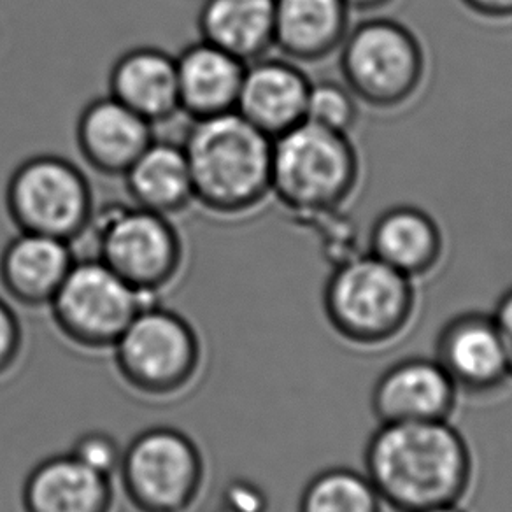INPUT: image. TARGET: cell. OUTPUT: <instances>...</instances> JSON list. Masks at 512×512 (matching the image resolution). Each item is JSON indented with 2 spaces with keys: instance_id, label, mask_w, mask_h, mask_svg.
Wrapping results in <instances>:
<instances>
[{
  "instance_id": "cell-1",
  "label": "cell",
  "mask_w": 512,
  "mask_h": 512,
  "mask_svg": "<svg viewBox=\"0 0 512 512\" xmlns=\"http://www.w3.org/2000/svg\"><path fill=\"white\" fill-rule=\"evenodd\" d=\"M363 472L386 507L418 512L462 504L474 481V455L451 420L379 425L363 451Z\"/></svg>"
},
{
  "instance_id": "cell-2",
  "label": "cell",
  "mask_w": 512,
  "mask_h": 512,
  "mask_svg": "<svg viewBox=\"0 0 512 512\" xmlns=\"http://www.w3.org/2000/svg\"><path fill=\"white\" fill-rule=\"evenodd\" d=\"M272 141L235 111L192 121L181 144L195 204L227 220L262 206L271 197Z\"/></svg>"
},
{
  "instance_id": "cell-3",
  "label": "cell",
  "mask_w": 512,
  "mask_h": 512,
  "mask_svg": "<svg viewBox=\"0 0 512 512\" xmlns=\"http://www.w3.org/2000/svg\"><path fill=\"white\" fill-rule=\"evenodd\" d=\"M321 300L328 325L339 339L365 351L399 341L418 311L416 281L369 251L332 267Z\"/></svg>"
},
{
  "instance_id": "cell-4",
  "label": "cell",
  "mask_w": 512,
  "mask_h": 512,
  "mask_svg": "<svg viewBox=\"0 0 512 512\" xmlns=\"http://www.w3.org/2000/svg\"><path fill=\"white\" fill-rule=\"evenodd\" d=\"M362 179V160L349 134L302 121L272 141L271 195L309 223L339 213Z\"/></svg>"
},
{
  "instance_id": "cell-5",
  "label": "cell",
  "mask_w": 512,
  "mask_h": 512,
  "mask_svg": "<svg viewBox=\"0 0 512 512\" xmlns=\"http://www.w3.org/2000/svg\"><path fill=\"white\" fill-rule=\"evenodd\" d=\"M341 79L360 104L393 111L409 104L427 78V53L404 23L374 16L351 27L339 48Z\"/></svg>"
},
{
  "instance_id": "cell-6",
  "label": "cell",
  "mask_w": 512,
  "mask_h": 512,
  "mask_svg": "<svg viewBox=\"0 0 512 512\" xmlns=\"http://www.w3.org/2000/svg\"><path fill=\"white\" fill-rule=\"evenodd\" d=\"M92 230L100 262L137 292L158 295L185 265V241L169 216L136 204L97 207Z\"/></svg>"
},
{
  "instance_id": "cell-7",
  "label": "cell",
  "mask_w": 512,
  "mask_h": 512,
  "mask_svg": "<svg viewBox=\"0 0 512 512\" xmlns=\"http://www.w3.org/2000/svg\"><path fill=\"white\" fill-rule=\"evenodd\" d=\"M4 200L18 232L71 244L88 232L97 209L85 172L69 158L51 153L25 158L9 176Z\"/></svg>"
},
{
  "instance_id": "cell-8",
  "label": "cell",
  "mask_w": 512,
  "mask_h": 512,
  "mask_svg": "<svg viewBox=\"0 0 512 512\" xmlns=\"http://www.w3.org/2000/svg\"><path fill=\"white\" fill-rule=\"evenodd\" d=\"M113 351L121 379L150 397L183 392L197 376L202 356L192 323L158 302L137 313Z\"/></svg>"
},
{
  "instance_id": "cell-9",
  "label": "cell",
  "mask_w": 512,
  "mask_h": 512,
  "mask_svg": "<svg viewBox=\"0 0 512 512\" xmlns=\"http://www.w3.org/2000/svg\"><path fill=\"white\" fill-rule=\"evenodd\" d=\"M118 476L137 512H186L202 490L204 458L178 428H148L123 449Z\"/></svg>"
},
{
  "instance_id": "cell-10",
  "label": "cell",
  "mask_w": 512,
  "mask_h": 512,
  "mask_svg": "<svg viewBox=\"0 0 512 512\" xmlns=\"http://www.w3.org/2000/svg\"><path fill=\"white\" fill-rule=\"evenodd\" d=\"M155 302L157 295L137 292L92 256L76 258L48 307L65 339L79 348L109 349L137 313Z\"/></svg>"
},
{
  "instance_id": "cell-11",
  "label": "cell",
  "mask_w": 512,
  "mask_h": 512,
  "mask_svg": "<svg viewBox=\"0 0 512 512\" xmlns=\"http://www.w3.org/2000/svg\"><path fill=\"white\" fill-rule=\"evenodd\" d=\"M434 358L465 395H493L512 381L504 341L491 313L467 311L446 321L435 339Z\"/></svg>"
},
{
  "instance_id": "cell-12",
  "label": "cell",
  "mask_w": 512,
  "mask_h": 512,
  "mask_svg": "<svg viewBox=\"0 0 512 512\" xmlns=\"http://www.w3.org/2000/svg\"><path fill=\"white\" fill-rule=\"evenodd\" d=\"M460 392L434 356H409L377 377L370 409L379 425L449 421Z\"/></svg>"
},
{
  "instance_id": "cell-13",
  "label": "cell",
  "mask_w": 512,
  "mask_h": 512,
  "mask_svg": "<svg viewBox=\"0 0 512 512\" xmlns=\"http://www.w3.org/2000/svg\"><path fill=\"white\" fill-rule=\"evenodd\" d=\"M311 83L290 58H258L246 64L235 113L276 139L306 121Z\"/></svg>"
},
{
  "instance_id": "cell-14",
  "label": "cell",
  "mask_w": 512,
  "mask_h": 512,
  "mask_svg": "<svg viewBox=\"0 0 512 512\" xmlns=\"http://www.w3.org/2000/svg\"><path fill=\"white\" fill-rule=\"evenodd\" d=\"M155 141V127L109 93L90 100L76 121V146L102 176H123Z\"/></svg>"
},
{
  "instance_id": "cell-15",
  "label": "cell",
  "mask_w": 512,
  "mask_h": 512,
  "mask_svg": "<svg viewBox=\"0 0 512 512\" xmlns=\"http://www.w3.org/2000/svg\"><path fill=\"white\" fill-rule=\"evenodd\" d=\"M367 251L413 281L437 271L446 251L442 228L421 207H388L370 227Z\"/></svg>"
},
{
  "instance_id": "cell-16",
  "label": "cell",
  "mask_w": 512,
  "mask_h": 512,
  "mask_svg": "<svg viewBox=\"0 0 512 512\" xmlns=\"http://www.w3.org/2000/svg\"><path fill=\"white\" fill-rule=\"evenodd\" d=\"M74 262L71 242L18 232L0 253V285L22 306H50Z\"/></svg>"
},
{
  "instance_id": "cell-17",
  "label": "cell",
  "mask_w": 512,
  "mask_h": 512,
  "mask_svg": "<svg viewBox=\"0 0 512 512\" xmlns=\"http://www.w3.org/2000/svg\"><path fill=\"white\" fill-rule=\"evenodd\" d=\"M107 88L111 97L153 127L179 113L176 57L157 46L121 53L109 71Z\"/></svg>"
},
{
  "instance_id": "cell-18",
  "label": "cell",
  "mask_w": 512,
  "mask_h": 512,
  "mask_svg": "<svg viewBox=\"0 0 512 512\" xmlns=\"http://www.w3.org/2000/svg\"><path fill=\"white\" fill-rule=\"evenodd\" d=\"M179 113L206 120L234 113L246 64L214 44L199 39L176 57Z\"/></svg>"
},
{
  "instance_id": "cell-19",
  "label": "cell",
  "mask_w": 512,
  "mask_h": 512,
  "mask_svg": "<svg viewBox=\"0 0 512 512\" xmlns=\"http://www.w3.org/2000/svg\"><path fill=\"white\" fill-rule=\"evenodd\" d=\"M111 477L97 474L71 453L50 456L23 483L25 512H111Z\"/></svg>"
},
{
  "instance_id": "cell-20",
  "label": "cell",
  "mask_w": 512,
  "mask_h": 512,
  "mask_svg": "<svg viewBox=\"0 0 512 512\" xmlns=\"http://www.w3.org/2000/svg\"><path fill=\"white\" fill-rule=\"evenodd\" d=\"M351 29L346 0H276L274 48L293 62H321L339 51Z\"/></svg>"
},
{
  "instance_id": "cell-21",
  "label": "cell",
  "mask_w": 512,
  "mask_h": 512,
  "mask_svg": "<svg viewBox=\"0 0 512 512\" xmlns=\"http://www.w3.org/2000/svg\"><path fill=\"white\" fill-rule=\"evenodd\" d=\"M130 202L153 213L176 216L193 202V183L181 143L155 141L121 176Z\"/></svg>"
},
{
  "instance_id": "cell-22",
  "label": "cell",
  "mask_w": 512,
  "mask_h": 512,
  "mask_svg": "<svg viewBox=\"0 0 512 512\" xmlns=\"http://www.w3.org/2000/svg\"><path fill=\"white\" fill-rule=\"evenodd\" d=\"M276 0H204L200 39L249 64L274 48Z\"/></svg>"
},
{
  "instance_id": "cell-23",
  "label": "cell",
  "mask_w": 512,
  "mask_h": 512,
  "mask_svg": "<svg viewBox=\"0 0 512 512\" xmlns=\"http://www.w3.org/2000/svg\"><path fill=\"white\" fill-rule=\"evenodd\" d=\"M383 498L370 477L349 467H328L309 479L299 512H384Z\"/></svg>"
},
{
  "instance_id": "cell-24",
  "label": "cell",
  "mask_w": 512,
  "mask_h": 512,
  "mask_svg": "<svg viewBox=\"0 0 512 512\" xmlns=\"http://www.w3.org/2000/svg\"><path fill=\"white\" fill-rule=\"evenodd\" d=\"M360 118V100L344 81L321 79L311 83L306 120L314 125L349 134Z\"/></svg>"
},
{
  "instance_id": "cell-25",
  "label": "cell",
  "mask_w": 512,
  "mask_h": 512,
  "mask_svg": "<svg viewBox=\"0 0 512 512\" xmlns=\"http://www.w3.org/2000/svg\"><path fill=\"white\" fill-rule=\"evenodd\" d=\"M74 458L102 476L113 477L120 469L123 449L113 435L86 432L79 435L69 451Z\"/></svg>"
},
{
  "instance_id": "cell-26",
  "label": "cell",
  "mask_w": 512,
  "mask_h": 512,
  "mask_svg": "<svg viewBox=\"0 0 512 512\" xmlns=\"http://www.w3.org/2000/svg\"><path fill=\"white\" fill-rule=\"evenodd\" d=\"M221 507L230 512H269L271 502L258 484L244 477H237L227 484L221 498Z\"/></svg>"
},
{
  "instance_id": "cell-27",
  "label": "cell",
  "mask_w": 512,
  "mask_h": 512,
  "mask_svg": "<svg viewBox=\"0 0 512 512\" xmlns=\"http://www.w3.org/2000/svg\"><path fill=\"white\" fill-rule=\"evenodd\" d=\"M23 332L18 314L0 297V376L13 369L22 351Z\"/></svg>"
},
{
  "instance_id": "cell-28",
  "label": "cell",
  "mask_w": 512,
  "mask_h": 512,
  "mask_svg": "<svg viewBox=\"0 0 512 512\" xmlns=\"http://www.w3.org/2000/svg\"><path fill=\"white\" fill-rule=\"evenodd\" d=\"M491 316H493L498 332H500V337L504 341L512 376V286L500 295V299H498L497 306L493 309Z\"/></svg>"
},
{
  "instance_id": "cell-29",
  "label": "cell",
  "mask_w": 512,
  "mask_h": 512,
  "mask_svg": "<svg viewBox=\"0 0 512 512\" xmlns=\"http://www.w3.org/2000/svg\"><path fill=\"white\" fill-rule=\"evenodd\" d=\"M463 6L486 20L512 18V0H462Z\"/></svg>"
},
{
  "instance_id": "cell-30",
  "label": "cell",
  "mask_w": 512,
  "mask_h": 512,
  "mask_svg": "<svg viewBox=\"0 0 512 512\" xmlns=\"http://www.w3.org/2000/svg\"><path fill=\"white\" fill-rule=\"evenodd\" d=\"M351 11H360V13H372L379 9L388 8L395 0H346Z\"/></svg>"
},
{
  "instance_id": "cell-31",
  "label": "cell",
  "mask_w": 512,
  "mask_h": 512,
  "mask_svg": "<svg viewBox=\"0 0 512 512\" xmlns=\"http://www.w3.org/2000/svg\"><path fill=\"white\" fill-rule=\"evenodd\" d=\"M418 512H465V509H462V504H453L439 505V507H430V509H423V511Z\"/></svg>"
},
{
  "instance_id": "cell-32",
  "label": "cell",
  "mask_w": 512,
  "mask_h": 512,
  "mask_svg": "<svg viewBox=\"0 0 512 512\" xmlns=\"http://www.w3.org/2000/svg\"><path fill=\"white\" fill-rule=\"evenodd\" d=\"M216 512H230L228 511V509H225V507H220V509H218V511Z\"/></svg>"
}]
</instances>
